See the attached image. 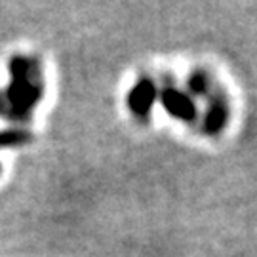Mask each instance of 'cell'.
I'll return each instance as SVG.
<instances>
[{
  "label": "cell",
  "mask_w": 257,
  "mask_h": 257,
  "mask_svg": "<svg viewBox=\"0 0 257 257\" xmlns=\"http://www.w3.org/2000/svg\"><path fill=\"white\" fill-rule=\"evenodd\" d=\"M10 73L12 82L0 92V114L14 120H25L44 93L40 69L35 59L16 55L10 59Z\"/></svg>",
  "instance_id": "1"
},
{
  "label": "cell",
  "mask_w": 257,
  "mask_h": 257,
  "mask_svg": "<svg viewBox=\"0 0 257 257\" xmlns=\"http://www.w3.org/2000/svg\"><path fill=\"white\" fill-rule=\"evenodd\" d=\"M155 99H156L155 84L151 82V80H147V78H143V80H139L132 88V92L128 95V107L132 109L134 114L147 116L149 112H151V107H153Z\"/></svg>",
  "instance_id": "2"
},
{
  "label": "cell",
  "mask_w": 257,
  "mask_h": 257,
  "mask_svg": "<svg viewBox=\"0 0 257 257\" xmlns=\"http://www.w3.org/2000/svg\"><path fill=\"white\" fill-rule=\"evenodd\" d=\"M162 103L168 109V112H172L177 118L193 120L196 116V109H194L191 97L185 95L183 92H177L174 88H166L162 92Z\"/></svg>",
  "instance_id": "3"
},
{
  "label": "cell",
  "mask_w": 257,
  "mask_h": 257,
  "mask_svg": "<svg viewBox=\"0 0 257 257\" xmlns=\"http://www.w3.org/2000/svg\"><path fill=\"white\" fill-rule=\"evenodd\" d=\"M225 120H227V107L219 99H215L211 103V109L208 110V116H206V130L208 132H219L225 124Z\"/></svg>",
  "instance_id": "4"
},
{
  "label": "cell",
  "mask_w": 257,
  "mask_h": 257,
  "mask_svg": "<svg viewBox=\"0 0 257 257\" xmlns=\"http://www.w3.org/2000/svg\"><path fill=\"white\" fill-rule=\"evenodd\" d=\"M189 88H191V92L196 93V95H204V93L208 92V78H206V74H202V73L191 74V78H189Z\"/></svg>",
  "instance_id": "5"
},
{
  "label": "cell",
  "mask_w": 257,
  "mask_h": 257,
  "mask_svg": "<svg viewBox=\"0 0 257 257\" xmlns=\"http://www.w3.org/2000/svg\"><path fill=\"white\" fill-rule=\"evenodd\" d=\"M29 139L27 134L23 132H4L0 134V147L2 145H18V143H25Z\"/></svg>",
  "instance_id": "6"
}]
</instances>
